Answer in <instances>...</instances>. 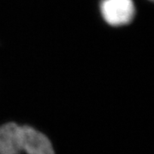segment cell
<instances>
[{"label":"cell","mask_w":154,"mask_h":154,"mask_svg":"<svg viewBox=\"0 0 154 154\" xmlns=\"http://www.w3.org/2000/svg\"><path fill=\"white\" fill-rule=\"evenodd\" d=\"M99 11L109 26L120 28L134 20L136 7L133 0H100Z\"/></svg>","instance_id":"cell-1"},{"label":"cell","mask_w":154,"mask_h":154,"mask_svg":"<svg viewBox=\"0 0 154 154\" xmlns=\"http://www.w3.org/2000/svg\"><path fill=\"white\" fill-rule=\"evenodd\" d=\"M22 152V126L16 122H7L0 126V154Z\"/></svg>","instance_id":"cell-3"},{"label":"cell","mask_w":154,"mask_h":154,"mask_svg":"<svg viewBox=\"0 0 154 154\" xmlns=\"http://www.w3.org/2000/svg\"><path fill=\"white\" fill-rule=\"evenodd\" d=\"M22 140L26 154H55L49 138L33 127L22 126Z\"/></svg>","instance_id":"cell-2"},{"label":"cell","mask_w":154,"mask_h":154,"mask_svg":"<svg viewBox=\"0 0 154 154\" xmlns=\"http://www.w3.org/2000/svg\"><path fill=\"white\" fill-rule=\"evenodd\" d=\"M149 1H151V2H152V1H153V0H149Z\"/></svg>","instance_id":"cell-4"}]
</instances>
